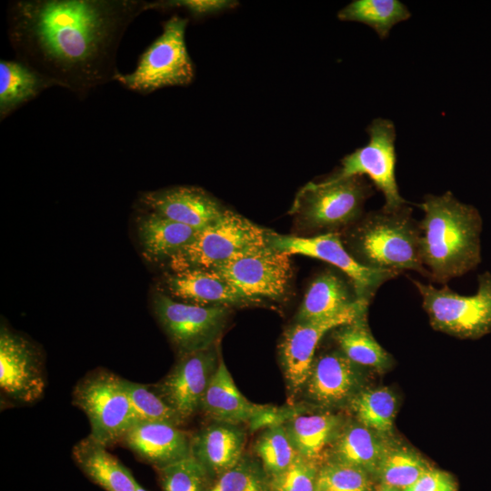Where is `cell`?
I'll return each mask as SVG.
<instances>
[{"mask_svg": "<svg viewBox=\"0 0 491 491\" xmlns=\"http://www.w3.org/2000/svg\"><path fill=\"white\" fill-rule=\"evenodd\" d=\"M143 0H17L7 8L16 60L85 98L115 81L116 52Z\"/></svg>", "mask_w": 491, "mask_h": 491, "instance_id": "1", "label": "cell"}, {"mask_svg": "<svg viewBox=\"0 0 491 491\" xmlns=\"http://www.w3.org/2000/svg\"><path fill=\"white\" fill-rule=\"evenodd\" d=\"M419 206L425 214L419 222L420 257L428 278L446 284L475 270L481 263L479 211L457 200L450 191L426 195Z\"/></svg>", "mask_w": 491, "mask_h": 491, "instance_id": "2", "label": "cell"}, {"mask_svg": "<svg viewBox=\"0 0 491 491\" xmlns=\"http://www.w3.org/2000/svg\"><path fill=\"white\" fill-rule=\"evenodd\" d=\"M339 233L346 249L365 267L399 274L413 270L429 277L420 257L419 222L406 205L365 214Z\"/></svg>", "mask_w": 491, "mask_h": 491, "instance_id": "3", "label": "cell"}, {"mask_svg": "<svg viewBox=\"0 0 491 491\" xmlns=\"http://www.w3.org/2000/svg\"><path fill=\"white\" fill-rule=\"evenodd\" d=\"M271 234L272 231L226 209L219 219L199 230L193 241L166 263L171 272L213 269L269 246Z\"/></svg>", "mask_w": 491, "mask_h": 491, "instance_id": "4", "label": "cell"}, {"mask_svg": "<svg viewBox=\"0 0 491 491\" xmlns=\"http://www.w3.org/2000/svg\"><path fill=\"white\" fill-rule=\"evenodd\" d=\"M373 194L372 185L363 175L311 182L296 195L290 214L307 232H339L361 218Z\"/></svg>", "mask_w": 491, "mask_h": 491, "instance_id": "5", "label": "cell"}, {"mask_svg": "<svg viewBox=\"0 0 491 491\" xmlns=\"http://www.w3.org/2000/svg\"><path fill=\"white\" fill-rule=\"evenodd\" d=\"M187 23V18L172 15L164 23L162 34L140 55L135 69L120 73L115 81L139 94L189 85L195 68L185 40Z\"/></svg>", "mask_w": 491, "mask_h": 491, "instance_id": "6", "label": "cell"}, {"mask_svg": "<svg viewBox=\"0 0 491 491\" xmlns=\"http://www.w3.org/2000/svg\"><path fill=\"white\" fill-rule=\"evenodd\" d=\"M122 379L106 369H95L73 390V404L86 415L90 436L106 447L122 442L138 422Z\"/></svg>", "mask_w": 491, "mask_h": 491, "instance_id": "7", "label": "cell"}, {"mask_svg": "<svg viewBox=\"0 0 491 491\" xmlns=\"http://www.w3.org/2000/svg\"><path fill=\"white\" fill-rule=\"evenodd\" d=\"M411 281L436 330L463 339H478L491 332L490 272L477 276V291L472 296L459 295L446 285L438 289L431 284Z\"/></svg>", "mask_w": 491, "mask_h": 491, "instance_id": "8", "label": "cell"}, {"mask_svg": "<svg viewBox=\"0 0 491 491\" xmlns=\"http://www.w3.org/2000/svg\"><path fill=\"white\" fill-rule=\"evenodd\" d=\"M152 307L179 356L218 343L231 310L178 301L159 290L152 296Z\"/></svg>", "mask_w": 491, "mask_h": 491, "instance_id": "9", "label": "cell"}, {"mask_svg": "<svg viewBox=\"0 0 491 491\" xmlns=\"http://www.w3.org/2000/svg\"><path fill=\"white\" fill-rule=\"evenodd\" d=\"M366 131L368 143L346 155L341 161L340 169L328 178L341 180L366 175L384 195L386 203L383 208L392 210L401 207L408 202L400 195L396 181L395 125L388 119L376 118Z\"/></svg>", "mask_w": 491, "mask_h": 491, "instance_id": "10", "label": "cell"}, {"mask_svg": "<svg viewBox=\"0 0 491 491\" xmlns=\"http://www.w3.org/2000/svg\"><path fill=\"white\" fill-rule=\"evenodd\" d=\"M271 247L288 255H302L325 261L336 267L353 282L360 300L370 303L378 288L400 275L387 270L361 266L346 249L339 232L318 234L310 237L283 235L272 232Z\"/></svg>", "mask_w": 491, "mask_h": 491, "instance_id": "11", "label": "cell"}, {"mask_svg": "<svg viewBox=\"0 0 491 491\" xmlns=\"http://www.w3.org/2000/svg\"><path fill=\"white\" fill-rule=\"evenodd\" d=\"M213 269L257 306L282 300L292 277L290 255L271 246Z\"/></svg>", "mask_w": 491, "mask_h": 491, "instance_id": "12", "label": "cell"}, {"mask_svg": "<svg viewBox=\"0 0 491 491\" xmlns=\"http://www.w3.org/2000/svg\"><path fill=\"white\" fill-rule=\"evenodd\" d=\"M369 303L360 301L346 311L324 320L295 322L284 332L279 357L290 401L304 389L322 337L336 327L350 322L367 309Z\"/></svg>", "mask_w": 491, "mask_h": 491, "instance_id": "13", "label": "cell"}, {"mask_svg": "<svg viewBox=\"0 0 491 491\" xmlns=\"http://www.w3.org/2000/svg\"><path fill=\"white\" fill-rule=\"evenodd\" d=\"M220 357L219 343L179 356L169 373L152 386L185 422L200 410L204 395L217 369Z\"/></svg>", "mask_w": 491, "mask_h": 491, "instance_id": "14", "label": "cell"}, {"mask_svg": "<svg viewBox=\"0 0 491 491\" xmlns=\"http://www.w3.org/2000/svg\"><path fill=\"white\" fill-rule=\"evenodd\" d=\"M0 387L10 399L23 404L39 400L45 387L39 350L5 326L0 332Z\"/></svg>", "mask_w": 491, "mask_h": 491, "instance_id": "15", "label": "cell"}, {"mask_svg": "<svg viewBox=\"0 0 491 491\" xmlns=\"http://www.w3.org/2000/svg\"><path fill=\"white\" fill-rule=\"evenodd\" d=\"M139 201L148 211L201 230L225 212L215 198L200 187L175 186L148 191Z\"/></svg>", "mask_w": 491, "mask_h": 491, "instance_id": "16", "label": "cell"}, {"mask_svg": "<svg viewBox=\"0 0 491 491\" xmlns=\"http://www.w3.org/2000/svg\"><path fill=\"white\" fill-rule=\"evenodd\" d=\"M162 289L178 301L199 306L246 307L256 306L214 269H189L165 276Z\"/></svg>", "mask_w": 491, "mask_h": 491, "instance_id": "17", "label": "cell"}, {"mask_svg": "<svg viewBox=\"0 0 491 491\" xmlns=\"http://www.w3.org/2000/svg\"><path fill=\"white\" fill-rule=\"evenodd\" d=\"M192 436L177 426L137 422L122 442L142 460L156 468L192 455Z\"/></svg>", "mask_w": 491, "mask_h": 491, "instance_id": "18", "label": "cell"}, {"mask_svg": "<svg viewBox=\"0 0 491 491\" xmlns=\"http://www.w3.org/2000/svg\"><path fill=\"white\" fill-rule=\"evenodd\" d=\"M200 410L216 423L238 426L271 415L272 408L255 404L242 395L221 356Z\"/></svg>", "mask_w": 491, "mask_h": 491, "instance_id": "19", "label": "cell"}, {"mask_svg": "<svg viewBox=\"0 0 491 491\" xmlns=\"http://www.w3.org/2000/svg\"><path fill=\"white\" fill-rule=\"evenodd\" d=\"M356 366L340 350L315 356L304 387L309 399L335 406L352 398L357 384Z\"/></svg>", "mask_w": 491, "mask_h": 491, "instance_id": "20", "label": "cell"}, {"mask_svg": "<svg viewBox=\"0 0 491 491\" xmlns=\"http://www.w3.org/2000/svg\"><path fill=\"white\" fill-rule=\"evenodd\" d=\"M360 300L351 279L335 270H325L309 284L295 322L320 321L336 316Z\"/></svg>", "mask_w": 491, "mask_h": 491, "instance_id": "21", "label": "cell"}, {"mask_svg": "<svg viewBox=\"0 0 491 491\" xmlns=\"http://www.w3.org/2000/svg\"><path fill=\"white\" fill-rule=\"evenodd\" d=\"M245 445L246 434L238 426L215 422L192 436L191 452L219 477L241 460Z\"/></svg>", "mask_w": 491, "mask_h": 491, "instance_id": "22", "label": "cell"}, {"mask_svg": "<svg viewBox=\"0 0 491 491\" xmlns=\"http://www.w3.org/2000/svg\"><path fill=\"white\" fill-rule=\"evenodd\" d=\"M72 456L80 470L105 491H136L138 483L106 446L90 435L77 442Z\"/></svg>", "mask_w": 491, "mask_h": 491, "instance_id": "23", "label": "cell"}, {"mask_svg": "<svg viewBox=\"0 0 491 491\" xmlns=\"http://www.w3.org/2000/svg\"><path fill=\"white\" fill-rule=\"evenodd\" d=\"M136 229L143 255L152 262H167L199 231L150 211L137 219Z\"/></svg>", "mask_w": 491, "mask_h": 491, "instance_id": "24", "label": "cell"}, {"mask_svg": "<svg viewBox=\"0 0 491 491\" xmlns=\"http://www.w3.org/2000/svg\"><path fill=\"white\" fill-rule=\"evenodd\" d=\"M55 86L44 75L18 60L0 61V119Z\"/></svg>", "mask_w": 491, "mask_h": 491, "instance_id": "25", "label": "cell"}, {"mask_svg": "<svg viewBox=\"0 0 491 491\" xmlns=\"http://www.w3.org/2000/svg\"><path fill=\"white\" fill-rule=\"evenodd\" d=\"M366 316L367 309L333 329L332 336L340 351L356 365L384 369L390 365L391 356L373 336Z\"/></svg>", "mask_w": 491, "mask_h": 491, "instance_id": "26", "label": "cell"}, {"mask_svg": "<svg viewBox=\"0 0 491 491\" xmlns=\"http://www.w3.org/2000/svg\"><path fill=\"white\" fill-rule=\"evenodd\" d=\"M340 422L337 416L325 413L294 416L284 426L298 454L317 465L326 446L337 436Z\"/></svg>", "mask_w": 491, "mask_h": 491, "instance_id": "27", "label": "cell"}, {"mask_svg": "<svg viewBox=\"0 0 491 491\" xmlns=\"http://www.w3.org/2000/svg\"><path fill=\"white\" fill-rule=\"evenodd\" d=\"M386 450L371 429L363 425H351L338 432L333 460L361 467L366 472H377Z\"/></svg>", "mask_w": 491, "mask_h": 491, "instance_id": "28", "label": "cell"}, {"mask_svg": "<svg viewBox=\"0 0 491 491\" xmlns=\"http://www.w3.org/2000/svg\"><path fill=\"white\" fill-rule=\"evenodd\" d=\"M410 16L407 7L398 0H355L338 13L340 20L360 22L371 26L381 39L388 36L396 24Z\"/></svg>", "mask_w": 491, "mask_h": 491, "instance_id": "29", "label": "cell"}, {"mask_svg": "<svg viewBox=\"0 0 491 491\" xmlns=\"http://www.w3.org/2000/svg\"><path fill=\"white\" fill-rule=\"evenodd\" d=\"M350 406L366 427L382 434L391 432L396 412V398L388 388L362 391L351 398Z\"/></svg>", "mask_w": 491, "mask_h": 491, "instance_id": "30", "label": "cell"}, {"mask_svg": "<svg viewBox=\"0 0 491 491\" xmlns=\"http://www.w3.org/2000/svg\"><path fill=\"white\" fill-rule=\"evenodd\" d=\"M429 468L424 459L411 451L387 448L377 473L382 486L404 491L415 484Z\"/></svg>", "mask_w": 491, "mask_h": 491, "instance_id": "31", "label": "cell"}, {"mask_svg": "<svg viewBox=\"0 0 491 491\" xmlns=\"http://www.w3.org/2000/svg\"><path fill=\"white\" fill-rule=\"evenodd\" d=\"M256 452L267 476L285 470L300 456L281 424H275L261 434Z\"/></svg>", "mask_w": 491, "mask_h": 491, "instance_id": "32", "label": "cell"}, {"mask_svg": "<svg viewBox=\"0 0 491 491\" xmlns=\"http://www.w3.org/2000/svg\"><path fill=\"white\" fill-rule=\"evenodd\" d=\"M122 380L138 422H159L177 426L185 423L152 386Z\"/></svg>", "mask_w": 491, "mask_h": 491, "instance_id": "33", "label": "cell"}, {"mask_svg": "<svg viewBox=\"0 0 491 491\" xmlns=\"http://www.w3.org/2000/svg\"><path fill=\"white\" fill-rule=\"evenodd\" d=\"M163 491H207L210 473L193 455L156 468Z\"/></svg>", "mask_w": 491, "mask_h": 491, "instance_id": "34", "label": "cell"}, {"mask_svg": "<svg viewBox=\"0 0 491 491\" xmlns=\"http://www.w3.org/2000/svg\"><path fill=\"white\" fill-rule=\"evenodd\" d=\"M367 472L361 467L331 460L317 471L316 491H371Z\"/></svg>", "mask_w": 491, "mask_h": 491, "instance_id": "35", "label": "cell"}, {"mask_svg": "<svg viewBox=\"0 0 491 491\" xmlns=\"http://www.w3.org/2000/svg\"><path fill=\"white\" fill-rule=\"evenodd\" d=\"M317 465L299 456L285 470L267 476V491H316Z\"/></svg>", "mask_w": 491, "mask_h": 491, "instance_id": "36", "label": "cell"}, {"mask_svg": "<svg viewBox=\"0 0 491 491\" xmlns=\"http://www.w3.org/2000/svg\"><path fill=\"white\" fill-rule=\"evenodd\" d=\"M215 486L218 491H267V475L256 462L243 456Z\"/></svg>", "mask_w": 491, "mask_h": 491, "instance_id": "37", "label": "cell"}, {"mask_svg": "<svg viewBox=\"0 0 491 491\" xmlns=\"http://www.w3.org/2000/svg\"><path fill=\"white\" fill-rule=\"evenodd\" d=\"M236 2L225 0H172L148 2L147 10H168L181 8L195 17H201L210 14L230 8Z\"/></svg>", "mask_w": 491, "mask_h": 491, "instance_id": "38", "label": "cell"}, {"mask_svg": "<svg viewBox=\"0 0 491 491\" xmlns=\"http://www.w3.org/2000/svg\"><path fill=\"white\" fill-rule=\"evenodd\" d=\"M404 491H457V488L450 475L429 468L415 484Z\"/></svg>", "mask_w": 491, "mask_h": 491, "instance_id": "39", "label": "cell"}, {"mask_svg": "<svg viewBox=\"0 0 491 491\" xmlns=\"http://www.w3.org/2000/svg\"><path fill=\"white\" fill-rule=\"evenodd\" d=\"M378 491H397L396 489L390 488L387 486H381V487L378 489Z\"/></svg>", "mask_w": 491, "mask_h": 491, "instance_id": "40", "label": "cell"}, {"mask_svg": "<svg viewBox=\"0 0 491 491\" xmlns=\"http://www.w3.org/2000/svg\"><path fill=\"white\" fill-rule=\"evenodd\" d=\"M136 491H146V490L143 488L140 485H138Z\"/></svg>", "mask_w": 491, "mask_h": 491, "instance_id": "41", "label": "cell"}, {"mask_svg": "<svg viewBox=\"0 0 491 491\" xmlns=\"http://www.w3.org/2000/svg\"><path fill=\"white\" fill-rule=\"evenodd\" d=\"M207 491H218V490H217L216 486H214L210 487V489H208Z\"/></svg>", "mask_w": 491, "mask_h": 491, "instance_id": "42", "label": "cell"}]
</instances>
